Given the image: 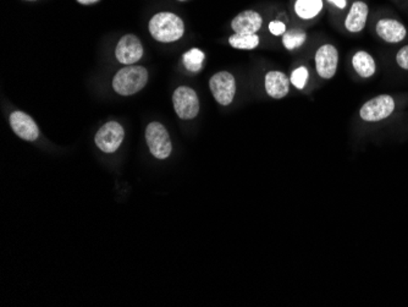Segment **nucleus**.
<instances>
[{"mask_svg":"<svg viewBox=\"0 0 408 307\" xmlns=\"http://www.w3.org/2000/svg\"><path fill=\"white\" fill-rule=\"evenodd\" d=\"M172 104L177 117L184 120L194 119L199 113V100L197 93L191 87H177L172 95Z\"/></svg>","mask_w":408,"mask_h":307,"instance_id":"4","label":"nucleus"},{"mask_svg":"<svg viewBox=\"0 0 408 307\" xmlns=\"http://www.w3.org/2000/svg\"><path fill=\"white\" fill-rule=\"evenodd\" d=\"M269 31H271V35L281 36L286 32V26H285L284 22L271 21L269 24Z\"/></svg>","mask_w":408,"mask_h":307,"instance_id":"22","label":"nucleus"},{"mask_svg":"<svg viewBox=\"0 0 408 307\" xmlns=\"http://www.w3.org/2000/svg\"><path fill=\"white\" fill-rule=\"evenodd\" d=\"M27 1H36V0H27Z\"/></svg>","mask_w":408,"mask_h":307,"instance_id":"25","label":"nucleus"},{"mask_svg":"<svg viewBox=\"0 0 408 307\" xmlns=\"http://www.w3.org/2000/svg\"><path fill=\"white\" fill-rule=\"evenodd\" d=\"M395 110V100L387 95H380L365 102L360 110L362 119L368 123H377L390 117Z\"/></svg>","mask_w":408,"mask_h":307,"instance_id":"6","label":"nucleus"},{"mask_svg":"<svg viewBox=\"0 0 408 307\" xmlns=\"http://www.w3.org/2000/svg\"><path fill=\"white\" fill-rule=\"evenodd\" d=\"M204 53L198 49V48H192L189 49V52H186L182 56V61L186 69L191 71V73H198L199 70L202 69L203 61H204Z\"/></svg>","mask_w":408,"mask_h":307,"instance_id":"17","label":"nucleus"},{"mask_svg":"<svg viewBox=\"0 0 408 307\" xmlns=\"http://www.w3.org/2000/svg\"><path fill=\"white\" fill-rule=\"evenodd\" d=\"M76 1L81 5H92L98 3L99 0H76Z\"/></svg>","mask_w":408,"mask_h":307,"instance_id":"24","label":"nucleus"},{"mask_svg":"<svg viewBox=\"0 0 408 307\" xmlns=\"http://www.w3.org/2000/svg\"><path fill=\"white\" fill-rule=\"evenodd\" d=\"M368 5L363 3V1H355L350 13H348L346 21H345V27L346 30L357 33L361 32L365 27L367 24V18H368Z\"/></svg>","mask_w":408,"mask_h":307,"instance_id":"14","label":"nucleus"},{"mask_svg":"<svg viewBox=\"0 0 408 307\" xmlns=\"http://www.w3.org/2000/svg\"><path fill=\"white\" fill-rule=\"evenodd\" d=\"M339 64V52L333 44H324L315 53V69L325 80L334 78Z\"/></svg>","mask_w":408,"mask_h":307,"instance_id":"9","label":"nucleus"},{"mask_svg":"<svg viewBox=\"0 0 408 307\" xmlns=\"http://www.w3.org/2000/svg\"><path fill=\"white\" fill-rule=\"evenodd\" d=\"M323 10V0H296L295 13L303 20L317 18Z\"/></svg>","mask_w":408,"mask_h":307,"instance_id":"16","label":"nucleus"},{"mask_svg":"<svg viewBox=\"0 0 408 307\" xmlns=\"http://www.w3.org/2000/svg\"><path fill=\"white\" fill-rule=\"evenodd\" d=\"M148 28L152 37L162 43H172L179 41L185 33L184 20L177 16V14L169 11L155 14L150 21Z\"/></svg>","mask_w":408,"mask_h":307,"instance_id":"1","label":"nucleus"},{"mask_svg":"<svg viewBox=\"0 0 408 307\" xmlns=\"http://www.w3.org/2000/svg\"><path fill=\"white\" fill-rule=\"evenodd\" d=\"M327 1L335 5L336 8H339V9H345L347 5V0H327Z\"/></svg>","mask_w":408,"mask_h":307,"instance_id":"23","label":"nucleus"},{"mask_svg":"<svg viewBox=\"0 0 408 307\" xmlns=\"http://www.w3.org/2000/svg\"><path fill=\"white\" fill-rule=\"evenodd\" d=\"M396 61L399 64V68L408 70V44L404 46V48L399 49L397 56H396Z\"/></svg>","mask_w":408,"mask_h":307,"instance_id":"21","label":"nucleus"},{"mask_svg":"<svg viewBox=\"0 0 408 307\" xmlns=\"http://www.w3.org/2000/svg\"><path fill=\"white\" fill-rule=\"evenodd\" d=\"M148 83V71L143 66H127L119 70L113 78V88L121 95H132Z\"/></svg>","mask_w":408,"mask_h":307,"instance_id":"2","label":"nucleus"},{"mask_svg":"<svg viewBox=\"0 0 408 307\" xmlns=\"http://www.w3.org/2000/svg\"><path fill=\"white\" fill-rule=\"evenodd\" d=\"M266 91L274 100H281L290 91V78L281 71H269L264 78Z\"/></svg>","mask_w":408,"mask_h":307,"instance_id":"12","label":"nucleus"},{"mask_svg":"<svg viewBox=\"0 0 408 307\" xmlns=\"http://www.w3.org/2000/svg\"><path fill=\"white\" fill-rule=\"evenodd\" d=\"M209 88L215 100L226 107L232 103L236 95V80L228 71H219L209 80Z\"/></svg>","mask_w":408,"mask_h":307,"instance_id":"5","label":"nucleus"},{"mask_svg":"<svg viewBox=\"0 0 408 307\" xmlns=\"http://www.w3.org/2000/svg\"><path fill=\"white\" fill-rule=\"evenodd\" d=\"M262 25V15L254 10H245L232 19L231 21L232 31L241 35H254L261 30Z\"/></svg>","mask_w":408,"mask_h":307,"instance_id":"11","label":"nucleus"},{"mask_svg":"<svg viewBox=\"0 0 408 307\" xmlns=\"http://www.w3.org/2000/svg\"><path fill=\"white\" fill-rule=\"evenodd\" d=\"M352 66L357 74L363 78H372L377 71V66H375L373 56H370V53L363 52V51H360L353 56Z\"/></svg>","mask_w":408,"mask_h":307,"instance_id":"15","label":"nucleus"},{"mask_svg":"<svg viewBox=\"0 0 408 307\" xmlns=\"http://www.w3.org/2000/svg\"><path fill=\"white\" fill-rule=\"evenodd\" d=\"M143 46L137 36L125 35L116 46V59L124 66H133L143 56Z\"/></svg>","mask_w":408,"mask_h":307,"instance_id":"8","label":"nucleus"},{"mask_svg":"<svg viewBox=\"0 0 408 307\" xmlns=\"http://www.w3.org/2000/svg\"><path fill=\"white\" fill-rule=\"evenodd\" d=\"M179 1H186V0H179Z\"/></svg>","mask_w":408,"mask_h":307,"instance_id":"26","label":"nucleus"},{"mask_svg":"<svg viewBox=\"0 0 408 307\" xmlns=\"http://www.w3.org/2000/svg\"><path fill=\"white\" fill-rule=\"evenodd\" d=\"M305 39H307L305 31L295 28L285 32L283 36V44L288 51H295L305 44Z\"/></svg>","mask_w":408,"mask_h":307,"instance_id":"19","label":"nucleus"},{"mask_svg":"<svg viewBox=\"0 0 408 307\" xmlns=\"http://www.w3.org/2000/svg\"><path fill=\"white\" fill-rule=\"evenodd\" d=\"M291 83L296 87L297 90H303L308 80V70L305 66H300L296 70H293L291 75Z\"/></svg>","mask_w":408,"mask_h":307,"instance_id":"20","label":"nucleus"},{"mask_svg":"<svg viewBox=\"0 0 408 307\" xmlns=\"http://www.w3.org/2000/svg\"><path fill=\"white\" fill-rule=\"evenodd\" d=\"M10 125L14 132L18 135L20 139L25 140V141H35L38 139V126L30 115H27L26 113L20 112V110L11 113Z\"/></svg>","mask_w":408,"mask_h":307,"instance_id":"10","label":"nucleus"},{"mask_svg":"<svg viewBox=\"0 0 408 307\" xmlns=\"http://www.w3.org/2000/svg\"><path fill=\"white\" fill-rule=\"evenodd\" d=\"M124 128L117 121H109L95 134V145L100 151L114 153L124 141Z\"/></svg>","mask_w":408,"mask_h":307,"instance_id":"7","label":"nucleus"},{"mask_svg":"<svg viewBox=\"0 0 408 307\" xmlns=\"http://www.w3.org/2000/svg\"><path fill=\"white\" fill-rule=\"evenodd\" d=\"M377 33L387 43H399L406 37V27L392 19H382L377 24Z\"/></svg>","mask_w":408,"mask_h":307,"instance_id":"13","label":"nucleus"},{"mask_svg":"<svg viewBox=\"0 0 408 307\" xmlns=\"http://www.w3.org/2000/svg\"><path fill=\"white\" fill-rule=\"evenodd\" d=\"M229 43L235 49H242V51H252L258 47L259 44V37L257 33L254 35H241L235 33L229 38Z\"/></svg>","mask_w":408,"mask_h":307,"instance_id":"18","label":"nucleus"},{"mask_svg":"<svg viewBox=\"0 0 408 307\" xmlns=\"http://www.w3.org/2000/svg\"><path fill=\"white\" fill-rule=\"evenodd\" d=\"M146 141L152 155L158 160H165L172 153V145L169 132L163 124L153 121L146 129Z\"/></svg>","mask_w":408,"mask_h":307,"instance_id":"3","label":"nucleus"}]
</instances>
